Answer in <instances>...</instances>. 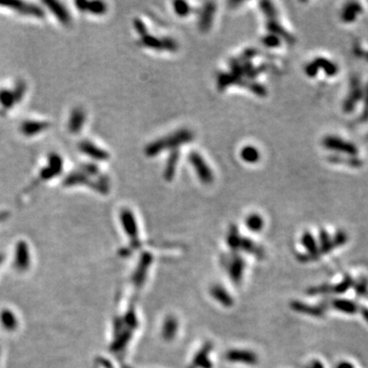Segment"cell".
Masks as SVG:
<instances>
[{
	"mask_svg": "<svg viewBox=\"0 0 368 368\" xmlns=\"http://www.w3.org/2000/svg\"><path fill=\"white\" fill-rule=\"evenodd\" d=\"M64 174L65 161L63 155L57 151L48 152L37 167L33 177L22 190L21 198H28L39 188H42L59 179L61 180Z\"/></svg>",
	"mask_w": 368,
	"mask_h": 368,
	"instance_id": "obj_1",
	"label": "cell"
},
{
	"mask_svg": "<svg viewBox=\"0 0 368 368\" xmlns=\"http://www.w3.org/2000/svg\"><path fill=\"white\" fill-rule=\"evenodd\" d=\"M29 93L27 79L19 76L0 84V120H5L23 106Z\"/></svg>",
	"mask_w": 368,
	"mask_h": 368,
	"instance_id": "obj_2",
	"label": "cell"
},
{
	"mask_svg": "<svg viewBox=\"0 0 368 368\" xmlns=\"http://www.w3.org/2000/svg\"><path fill=\"white\" fill-rule=\"evenodd\" d=\"M61 186L64 189L88 187L100 194H108L111 188V180L104 173L98 177L92 176L77 165L63 175L61 180Z\"/></svg>",
	"mask_w": 368,
	"mask_h": 368,
	"instance_id": "obj_3",
	"label": "cell"
},
{
	"mask_svg": "<svg viewBox=\"0 0 368 368\" xmlns=\"http://www.w3.org/2000/svg\"><path fill=\"white\" fill-rule=\"evenodd\" d=\"M0 12L29 22H45L47 16L41 2L0 1Z\"/></svg>",
	"mask_w": 368,
	"mask_h": 368,
	"instance_id": "obj_4",
	"label": "cell"
},
{
	"mask_svg": "<svg viewBox=\"0 0 368 368\" xmlns=\"http://www.w3.org/2000/svg\"><path fill=\"white\" fill-rule=\"evenodd\" d=\"M193 137L194 135L192 131L182 128L175 131L172 134L151 142L150 144H148L146 150H144V153H146L148 156H154L163 151L178 150V148L182 146V144L191 142L193 140Z\"/></svg>",
	"mask_w": 368,
	"mask_h": 368,
	"instance_id": "obj_5",
	"label": "cell"
},
{
	"mask_svg": "<svg viewBox=\"0 0 368 368\" xmlns=\"http://www.w3.org/2000/svg\"><path fill=\"white\" fill-rule=\"evenodd\" d=\"M54 123L48 118L41 116H28L18 125L19 135L26 140H35L46 135L52 129Z\"/></svg>",
	"mask_w": 368,
	"mask_h": 368,
	"instance_id": "obj_6",
	"label": "cell"
},
{
	"mask_svg": "<svg viewBox=\"0 0 368 368\" xmlns=\"http://www.w3.org/2000/svg\"><path fill=\"white\" fill-rule=\"evenodd\" d=\"M43 5L47 18L56 22L61 28L70 29L73 27L74 18L70 8L62 1L57 0H44L40 1Z\"/></svg>",
	"mask_w": 368,
	"mask_h": 368,
	"instance_id": "obj_7",
	"label": "cell"
},
{
	"mask_svg": "<svg viewBox=\"0 0 368 368\" xmlns=\"http://www.w3.org/2000/svg\"><path fill=\"white\" fill-rule=\"evenodd\" d=\"M87 122V112L84 107L76 104L68 112L64 119V131L71 136H79L85 128Z\"/></svg>",
	"mask_w": 368,
	"mask_h": 368,
	"instance_id": "obj_8",
	"label": "cell"
},
{
	"mask_svg": "<svg viewBox=\"0 0 368 368\" xmlns=\"http://www.w3.org/2000/svg\"><path fill=\"white\" fill-rule=\"evenodd\" d=\"M77 150L81 154L94 162H106L110 159V153L101 149L95 142L88 138H82L77 142Z\"/></svg>",
	"mask_w": 368,
	"mask_h": 368,
	"instance_id": "obj_9",
	"label": "cell"
},
{
	"mask_svg": "<svg viewBox=\"0 0 368 368\" xmlns=\"http://www.w3.org/2000/svg\"><path fill=\"white\" fill-rule=\"evenodd\" d=\"M188 160L203 184L208 185V184H211L214 181V174L212 170L210 169V167L199 153L191 152L188 155Z\"/></svg>",
	"mask_w": 368,
	"mask_h": 368,
	"instance_id": "obj_10",
	"label": "cell"
},
{
	"mask_svg": "<svg viewBox=\"0 0 368 368\" xmlns=\"http://www.w3.org/2000/svg\"><path fill=\"white\" fill-rule=\"evenodd\" d=\"M322 144L325 149L337 151L339 153H345L351 156H355L358 153V149L354 143L346 141L337 136H334V135L325 136L323 138Z\"/></svg>",
	"mask_w": 368,
	"mask_h": 368,
	"instance_id": "obj_11",
	"label": "cell"
},
{
	"mask_svg": "<svg viewBox=\"0 0 368 368\" xmlns=\"http://www.w3.org/2000/svg\"><path fill=\"white\" fill-rule=\"evenodd\" d=\"M75 9L80 14H90L92 16H103L107 14L108 5L103 1H87V0H77L74 2Z\"/></svg>",
	"mask_w": 368,
	"mask_h": 368,
	"instance_id": "obj_12",
	"label": "cell"
},
{
	"mask_svg": "<svg viewBox=\"0 0 368 368\" xmlns=\"http://www.w3.org/2000/svg\"><path fill=\"white\" fill-rule=\"evenodd\" d=\"M361 97H363V93L360 82L356 77H354L351 80V91L344 102V111L347 113L352 112Z\"/></svg>",
	"mask_w": 368,
	"mask_h": 368,
	"instance_id": "obj_13",
	"label": "cell"
},
{
	"mask_svg": "<svg viewBox=\"0 0 368 368\" xmlns=\"http://www.w3.org/2000/svg\"><path fill=\"white\" fill-rule=\"evenodd\" d=\"M216 12V3L215 2H207L201 12L199 27L201 31L207 32L212 27V23L214 21V16Z\"/></svg>",
	"mask_w": 368,
	"mask_h": 368,
	"instance_id": "obj_14",
	"label": "cell"
},
{
	"mask_svg": "<svg viewBox=\"0 0 368 368\" xmlns=\"http://www.w3.org/2000/svg\"><path fill=\"white\" fill-rule=\"evenodd\" d=\"M266 28H267L269 34H274L276 36H278L279 38H283L284 40H286V42H288V43H294L295 42V38L282 27V26L278 23L277 19L267 20Z\"/></svg>",
	"mask_w": 368,
	"mask_h": 368,
	"instance_id": "obj_15",
	"label": "cell"
},
{
	"mask_svg": "<svg viewBox=\"0 0 368 368\" xmlns=\"http://www.w3.org/2000/svg\"><path fill=\"white\" fill-rule=\"evenodd\" d=\"M180 159V152L179 150H173L170 152V154L168 156V160H167V165H166V168H165V171H164V178L167 180V181H172L174 176H175V172H176V167H177V163Z\"/></svg>",
	"mask_w": 368,
	"mask_h": 368,
	"instance_id": "obj_16",
	"label": "cell"
},
{
	"mask_svg": "<svg viewBox=\"0 0 368 368\" xmlns=\"http://www.w3.org/2000/svg\"><path fill=\"white\" fill-rule=\"evenodd\" d=\"M362 12V6L358 2H348L340 14V18L345 23H352Z\"/></svg>",
	"mask_w": 368,
	"mask_h": 368,
	"instance_id": "obj_17",
	"label": "cell"
},
{
	"mask_svg": "<svg viewBox=\"0 0 368 368\" xmlns=\"http://www.w3.org/2000/svg\"><path fill=\"white\" fill-rule=\"evenodd\" d=\"M302 244L304 245L306 249L308 251V258L309 259H317L320 255V249L317 246L316 241L314 240L313 235L310 232H305L302 236Z\"/></svg>",
	"mask_w": 368,
	"mask_h": 368,
	"instance_id": "obj_18",
	"label": "cell"
},
{
	"mask_svg": "<svg viewBox=\"0 0 368 368\" xmlns=\"http://www.w3.org/2000/svg\"><path fill=\"white\" fill-rule=\"evenodd\" d=\"M120 217H121L122 224L124 225L127 233L131 236H135L137 233V227H136L135 218L132 212H131L128 209H123L121 211Z\"/></svg>",
	"mask_w": 368,
	"mask_h": 368,
	"instance_id": "obj_19",
	"label": "cell"
},
{
	"mask_svg": "<svg viewBox=\"0 0 368 368\" xmlns=\"http://www.w3.org/2000/svg\"><path fill=\"white\" fill-rule=\"evenodd\" d=\"M332 305L337 310L347 313V314H355L358 311V306L356 305V303H354V302L349 301V300L337 299L333 301Z\"/></svg>",
	"mask_w": 368,
	"mask_h": 368,
	"instance_id": "obj_20",
	"label": "cell"
},
{
	"mask_svg": "<svg viewBox=\"0 0 368 368\" xmlns=\"http://www.w3.org/2000/svg\"><path fill=\"white\" fill-rule=\"evenodd\" d=\"M313 61L315 64L317 65V68L319 70H323L327 76L333 77L337 74V71H338L337 65L334 63L332 61L326 60L324 58H317V59H315Z\"/></svg>",
	"mask_w": 368,
	"mask_h": 368,
	"instance_id": "obj_21",
	"label": "cell"
},
{
	"mask_svg": "<svg viewBox=\"0 0 368 368\" xmlns=\"http://www.w3.org/2000/svg\"><path fill=\"white\" fill-rule=\"evenodd\" d=\"M241 157L246 163L255 164L260 160V153L255 147L246 146L241 151Z\"/></svg>",
	"mask_w": 368,
	"mask_h": 368,
	"instance_id": "obj_22",
	"label": "cell"
},
{
	"mask_svg": "<svg viewBox=\"0 0 368 368\" xmlns=\"http://www.w3.org/2000/svg\"><path fill=\"white\" fill-rule=\"evenodd\" d=\"M141 44L146 47L154 49V50H165L164 48V40L163 38H157L153 35L147 34L146 36L141 37L140 40Z\"/></svg>",
	"mask_w": 368,
	"mask_h": 368,
	"instance_id": "obj_23",
	"label": "cell"
},
{
	"mask_svg": "<svg viewBox=\"0 0 368 368\" xmlns=\"http://www.w3.org/2000/svg\"><path fill=\"white\" fill-rule=\"evenodd\" d=\"M319 240H320V253H323V254L330 253L335 247L333 240L331 239L330 234H328L325 230L320 231Z\"/></svg>",
	"mask_w": 368,
	"mask_h": 368,
	"instance_id": "obj_24",
	"label": "cell"
},
{
	"mask_svg": "<svg viewBox=\"0 0 368 368\" xmlns=\"http://www.w3.org/2000/svg\"><path fill=\"white\" fill-rule=\"evenodd\" d=\"M174 5V11L176 12V15L179 17H186L191 12V6L185 2L182 1V0H178V1H175L173 3Z\"/></svg>",
	"mask_w": 368,
	"mask_h": 368,
	"instance_id": "obj_25",
	"label": "cell"
},
{
	"mask_svg": "<svg viewBox=\"0 0 368 368\" xmlns=\"http://www.w3.org/2000/svg\"><path fill=\"white\" fill-rule=\"evenodd\" d=\"M260 7H261V10L264 12V15L266 16L267 20L277 19V12H276L275 6L272 2L262 1L260 2Z\"/></svg>",
	"mask_w": 368,
	"mask_h": 368,
	"instance_id": "obj_26",
	"label": "cell"
},
{
	"mask_svg": "<svg viewBox=\"0 0 368 368\" xmlns=\"http://www.w3.org/2000/svg\"><path fill=\"white\" fill-rule=\"evenodd\" d=\"M246 225L252 231H259L263 227V219L259 215L253 214L247 217Z\"/></svg>",
	"mask_w": 368,
	"mask_h": 368,
	"instance_id": "obj_27",
	"label": "cell"
},
{
	"mask_svg": "<svg viewBox=\"0 0 368 368\" xmlns=\"http://www.w3.org/2000/svg\"><path fill=\"white\" fill-rule=\"evenodd\" d=\"M262 43L264 44L266 47L274 48V47L279 46L281 44V41L278 36H276L274 34H268L262 38Z\"/></svg>",
	"mask_w": 368,
	"mask_h": 368,
	"instance_id": "obj_28",
	"label": "cell"
},
{
	"mask_svg": "<svg viewBox=\"0 0 368 368\" xmlns=\"http://www.w3.org/2000/svg\"><path fill=\"white\" fill-rule=\"evenodd\" d=\"M353 283H354L353 279L350 277V276H347V277L343 281H341L340 283H338L337 285L334 286L332 288V290L334 292H336L337 294H344L353 285Z\"/></svg>",
	"mask_w": 368,
	"mask_h": 368,
	"instance_id": "obj_29",
	"label": "cell"
},
{
	"mask_svg": "<svg viewBox=\"0 0 368 368\" xmlns=\"http://www.w3.org/2000/svg\"><path fill=\"white\" fill-rule=\"evenodd\" d=\"M296 308L298 310H301V312L311 314V315H314V316H322L323 312H324V310L322 308L309 307V306L302 305V304H296Z\"/></svg>",
	"mask_w": 368,
	"mask_h": 368,
	"instance_id": "obj_30",
	"label": "cell"
},
{
	"mask_svg": "<svg viewBox=\"0 0 368 368\" xmlns=\"http://www.w3.org/2000/svg\"><path fill=\"white\" fill-rule=\"evenodd\" d=\"M247 88L258 96H265L267 94L266 87L257 82H249Z\"/></svg>",
	"mask_w": 368,
	"mask_h": 368,
	"instance_id": "obj_31",
	"label": "cell"
},
{
	"mask_svg": "<svg viewBox=\"0 0 368 368\" xmlns=\"http://www.w3.org/2000/svg\"><path fill=\"white\" fill-rule=\"evenodd\" d=\"M164 40V48L167 51L170 52H175L178 50V43L176 42L175 39L171 37H163Z\"/></svg>",
	"mask_w": 368,
	"mask_h": 368,
	"instance_id": "obj_32",
	"label": "cell"
},
{
	"mask_svg": "<svg viewBox=\"0 0 368 368\" xmlns=\"http://www.w3.org/2000/svg\"><path fill=\"white\" fill-rule=\"evenodd\" d=\"M348 241V235L345 231H341V230H338L337 232V234L335 235V239L333 240V243H334V246H339V245H343L347 243Z\"/></svg>",
	"mask_w": 368,
	"mask_h": 368,
	"instance_id": "obj_33",
	"label": "cell"
},
{
	"mask_svg": "<svg viewBox=\"0 0 368 368\" xmlns=\"http://www.w3.org/2000/svg\"><path fill=\"white\" fill-rule=\"evenodd\" d=\"M133 25H134V29L136 30V32L138 33L140 37H143L147 34H149L146 24H144L140 19H134Z\"/></svg>",
	"mask_w": 368,
	"mask_h": 368,
	"instance_id": "obj_34",
	"label": "cell"
},
{
	"mask_svg": "<svg viewBox=\"0 0 368 368\" xmlns=\"http://www.w3.org/2000/svg\"><path fill=\"white\" fill-rule=\"evenodd\" d=\"M355 291H356V294L359 297L365 296L368 291V281L364 278L361 279L356 285H355Z\"/></svg>",
	"mask_w": 368,
	"mask_h": 368,
	"instance_id": "obj_35",
	"label": "cell"
},
{
	"mask_svg": "<svg viewBox=\"0 0 368 368\" xmlns=\"http://www.w3.org/2000/svg\"><path fill=\"white\" fill-rule=\"evenodd\" d=\"M259 54L258 49L256 48H248V49H245L242 56L239 58L240 60L242 61H251L253 58H255L257 55Z\"/></svg>",
	"mask_w": 368,
	"mask_h": 368,
	"instance_id": "obj_36",
	"label": "cell"
},
{
	"mask_svg": "<svg viewBox=\"0 0 368 368\" xmlns=\"http://www.w3.org/2000/svg\"><path fill=\"white\" fill-rule=\"evenodd\" d=\"M318 71H319V69L317 68V65L314 63V61L309 62V63L306 65V68H305V72H306L307 76H308V77H311V78L316 77L317 74H318Z\"/></svg>",
	"mask_w": 368,
	"mask_h": 368,
	"instance_id": "obj_37",
	"label": "cell"
},
{
	"mask_svg": "<svg viewBox=\"0 0 368 368\" xmlns=\"http://www.w3.org/2000/svg\"><path fill=\"white\" fill-rule=\"evenodd\" d=\"M368 119V85L367 89L364 95V110H363V115H362V120Z\"/></svg>",
	"mask_w": 368,
	"mask_h": 368,
	"instance_id": "obj_38",
	"label": "cell"
},
{
	"mask_svg": "<svg viewBox=\"0 0 368 368\" xmlns=\"http://www.w3.org/2000/svg\"><path fill=\"white\" fill-rule=\"evenodd\" d=\"M307 368H324V367H323L321 362H319L317 360H314L313 362L310 363V365Z\"/></svg>",
	"mask_w": 368,
	"mask_h": 368,
	"instance_id": "obj_39",
	"label": "cell"
},
{
	"mask_svg": "<svg viewBox=\"0 0 368 368\" xmlns=\"http://www.w3.org/2000/svg\"><path fill=\"white\" fill-rule=\"evenodd\" d=\"M337 368H354L353 364H351L350 362H347V361H344V362H340L337 364Z\"/></svg>",
	"mask_w": 368,
	"mask_h": 368,
	"instance_id": "obj_40",
	"label": "cell"
},
{
	"mask_svg": "<svg viewBox=\"0 0 368 368\" xmlns=\"http://www.w3.org/2000/svg\"><path fill=\"white\" fill-rule=\"evenodd\" d=\"M361 313H362V316L364 317V319L368 323V309L365 308V307H362L361 308Z\"/></svg>",
	"mask_w": 368,
	"mask_h": 368,
	"instance_id": "obj_41",
	"label": "cell"
},
{
	"mask_svg": "<svg viewBox=\"0 0 368 368\" xmlns=\"http://www.w3.org/2000/svg\"><path fill=\"white\" fill-rule=\"evenodd\" d=\"M364 56H365V59L368 61V52H366V54H364Z\"/></svg>",
	"mask_w": 368,
	"mask_h": 368,
	"instance_id": "obj_42",
	"label": "cell"
}]
</instances>
